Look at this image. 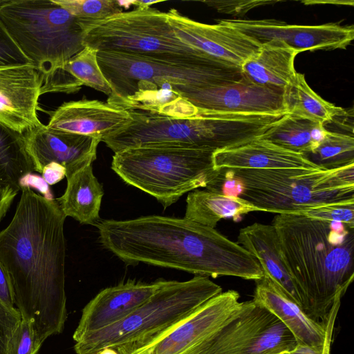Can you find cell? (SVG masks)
I'll return each instance as SVG.
<instances>
[{
    "label": "cell",
    "mask_w": 354,
    "mask_h": 354,
    "mask_svg": "<svg viewBox=\"0 0 354 354\" xmlns=\"http://www.w3.org/2000/svg\"><path fill=\"white\" fill-rule=\"evenodd\" d=\"M97 63L111 93L107 102L121 107L136 91L203 89L243 78L241 68L193 57H157L97 51Z\"/></svg>",
    "instance_id": "5"
},
{
    "label": "cell",
    "mask_w": 354,
    "mask_h": 354,
    "mask_svg": "<svg viewBox=\"0 0 354 354\" xmlns=\"http://www.w3.org/2000/svg\"><path fill=\"white\" fill-rule=\"evenodd\" d=\"M234 197L259 211L296 214L307 208L354 200V164L330 169H221Z\"/></svg>",
    "instance_id": "4"
},
{
    "label": "cell",
    "mask_w": 354,
    "mask_h": 354,
    "mask_svg": "<svg viewBox=\"0 0 354 354\" xmlns=\"http://www.w3.org/2000/svg\"><path fill=\"white\" fill-rule=\"evenodd\" d=\"M214 151L143 146L114 153L111 169L126 183L153 196L165 208L185 193L206 186L218 170Z\"/></svg>",
    "instance_id": "6"
},
{
    "label": "cell",
    "mask_w": 354,
    "mask_h": 354,
    "mask_svg": "<svg viewBox=\"0 0 354 354\" xmlns=\"http://www.w3.org/2000/svg\"><path fill=\"white\" fill-rule=\"evenodd\" d=\"M33 171L24 134L0 122V187L19 192L22 178Z\"/></svg>",
    "instance_id": "29"
},
{
    "label": "cell",
    "mask_w": 354,
    "mask_h": 354,
    "mask_svg": "<svg viewBox=\"0 0 354 354\" xmlns=\"http://www.w3.org/2000/svg\"><path fill=\"white\" fill-rule=\"evenodd\" d=\"M2 1H3V0H0V3H2Z\"/></svg>",
    "instance_id": "44"
},
{
    "label": "cell",
    "mask_w": 354,
    "mask_h": 354,
    "mask_svg": "<svg viewBox=\"0 0 354 354\" xmlns=\"http://www.w3.org/2000/svg\"><path fill=\"white\" fill-rule=\"evenodd\" d=\"M22 319L17 308L0 300V354H10L12 337Z\"/></svg>",
    "instance_id": "34"
},
{
    "label": "cell",
    "mask_w": 354,
    "mask_h": 354,
    "mask_svg": "<svg viewBox=\"0 0 354 354\" xmlns=\"http://www.w3.org/2000/svg\"><path fill=\"white\" fill-rule=\"evenodd\" d=\"M26 64H33L22 53L0 21V66Z\"/></svg>",
    "instance_id": "35"
},
{
    "label": "cell",
    "mask_w": 354,
    "mask_h": 354,
    "mask_svg": "<svg viewBox=\"0 0 354 354\" xmlns=\"http://www.w3.org/2000/svg\"><path fill=\"white\" fill-rule=\"evenodd\" d=\"M41 177L48 185H53L62 180L66 174V168L58 163L50 162L44 167Z\"/></svg>",
    "instance_id": "38"
},
{
    "label": "cell",
    "mask_w": 354,
    "mask_h": 354,
    "mask_svg": "<svg viewBox=\"0 0 354 354\" xmlns=\"http://www.w3.org/2000/svg\"><path fill=\"white\" fill-rule=\"evenodd\" d=\"M24 136L35 171L41 174L44 166L56 162L66 168V178L92 165L100 142L89 136L53 131L43 124Z\"/></svg>",
    "instance_id": "18"
},
{
    "label": "cell",
    "mask_w": 354,
    "mask_h": 354,
    "mask_svg": "<svg viewBox=\"0 0 354 354\" xmlns=\"http://www.w3.org/2000/svg\"><path fill=\"white\" fill-rule=\"evenodd\" d=\"M97 54V50L85 46L64 64L41 74V95L46 93H74L86 86L109 97L111 88L100 68Z\"/></svg>",
    "instance_id": "23"
},
{
    "label": "cell",
    "mask_w": 354,
    "mask_h": 354,
    "mask_svg": "<svg viewBox=\"0 0 354 354\" xmlns=\"http://www.w3.org/2000/svg\"><path fill=\"white\" fill-rule=\"evenodd\" d=\"M272 225L304 311L326 324L354 279V228L294 214H277Z\"/></svg>",
    "instance_id": "3"
},
{
    "label": "cell",
    "mask_w": 354,
    "mask_h": 354,
    "mask_svg": "<svg viewBox=\"0 0 354 354\" xmlns=\"http://www.w3.org/2000/svg\"><path fill=\"white\" fill-rule=\"evenodd\" d=\"M160 1H143V0H136L131 1V4L135 6L136 8H149L154 3H157Z\"/></svg>",
    "instance_id": "41"
},
{
    "label": "cell",
    "mask_w": 354,
    "mask_h": 354,
    "mask_svg": "<svg viewBox=\"0 0 354 354\" xmlns=\"http://www.w3.org/2000/svg\"><path fill=\"white\" fill-rule=\"evenodd\" d=\"M185 218L214 228L219 221H237L243 215L259 211L248 201L209 190L191 192L187 197Z\"/></svg>",
    "instance_id": "26"
},
{
    "label": "cell",
    "mask_w": 354,
    "mask_h": 354,
    "mask_svg": "<svg viewBox=\"0 0 354 354\" xmlns=\"http://www.w3.org/2000/svg\"><path fill=\"white\" fill-rule=\"evenodd\" d=\"M304 156L323 169L354 164L353 134L326 129L316 149Z\"/></svg>",
    "instance_id": "30"
},
{
    "label": "cell",
    "mask_w": 354,
    "mask_h": 354,
    "mask_svg": "<svg viewBox=\"0 0 354 354\" xmlns=\"http://www.w3.org/2000/svg\"><path fill=\"white\" fill-rule=\"evenodd\" d=\"M213 160L216 169H323L303 154L259 138L237 147L216 151Z\"/></svg>",
    "instance_id": "21"
},
{
    "label": "cell",
    "mask_w": 354,
    "mask_h": 354,
    "mask_svg": "<svg viewBox=\"0 0 354 354\" xmlns=\"http://www.w3.org/2000/svg\"><path fill=\"white\" fill-rule=\"evenodd\" d=\"M0 300L6 305L14 307L13 293L9 277L0 262Z\"/></svg>",
    "instance_id": "39"
},
{
    "label": "cell",
    "mask_w": 354,
    "mask_h": 354,
    "mask_svg": "<svg viewBox=\"0 0 354 354\" xmlns=\"http://www.w3.org/2000/svg\"><path fill=\"white\" fill-rule=\"evenodd\" d=\"M132 121L130 112L109 102L83 99L64 102L50 113L49 129L104 141Z\"/></svg>",
    "instance_id": "20"
},
{
    "label": "cell",
    "mask_w": 354,
    "mask_h": 354,
    "mask_svg": "<svg viewBox=\"0 0 354 354\" xmlns=\"http://www.w3.org/2000/svg\"><path fill=\"white\" fill-rule=\"evenodd\" d=\"M201 113L286 114L283 90L252 84L243 77L214 87L174 91Z\"/></svg>",
    "instance_id": "15"
},
{
    "label": "cell",
    "mask_w": 354,
    "mask_h": 354,
    "mask_svg": "<svg viewBox=\"0 0 354 354\" xmlns=\"http://www.w3.org/2000/svg\"><path fill=\"white\" fill-rule=\"evenodd\" d=\"M306 218L344 223L354 228V200L317 205L298 212Z\"/></svg>",
    "instance_id": "32"
},
{
    "label": "cell",
    "mask_w": 354,
    "mask_h": 354,
    "mask_svg": "<svg viewBox=\"0 0 354 354\" xmlns=\"http://www.w3.org/2000/svg\"><path fill=\"white\" fill-rule=\"evenodd\" d=\"M204 3L218 12L233 15H244L256 7L276 3L269 1H205Z\"/></svg>",
    "instance_id": "36"
},
{
    "label": "cell",
    "mask_w": 354,
    "mask_h": 354,
    "mask_svg": "<svg viewBox=\"0 0 354 354\" xmlns=\"http://www.w3.org/2000/svg\"><path fill=\"white\" fill-rule=\"evenodd\" d=\"M237 243L257 259L263 272L304 310L303 299L283 259L274 225L254 223L241 228Z\"/></svg>",
    "instance_id": "22"
},
{
    "label": "cell",
    "mask_w": 354,
    "mask_h": 354,
    "mask_svg": "<svg viewBox=\"0 0 354 354\" xmlns=\"http://www.w3.org/2000/svg\"><path fill=\"white\" fill-rule=\"evenodd\" d=\"M132 121L103 142L114 153L143 146L194 148L217 151L224 127L215 114L200 113L174 118L129 110Z\"/></svg>",
    "instance_id": "10"
},
{
    "label": "cell",
    "mask_w": 354,
    "mask_h": 354,
    "mask_svg": "<svg viewBox=\"0 0 354 354\" xmlns=\"http://www.w3.org/2000/svg\"><path fill=\"white\" fill-rule=\"evenodd\" d=\"M29 187L31 189H37L44 197L48 199H54L49 189V185L44 181L42 177L30 173L24 177L20 182V189Z\"/></svg>",
    "instance_id": "37"
},
{
    "label": "cell",
    "mask_w": 354,
    "mask_h": 354,
    "mask_svg": "<svg viewBox=\"0 0 354 354\" xmlns=\"http://www.w3.org/2000/svg\"><path fill=\"white\" fill-rule=\"evenodd\" d=\"M259 45L279 41L297 50L345 49L354 39L353 26L329 23L317 26L289 25L274 19H221Z\"/></svg>",
    "instance_id": "14"
},
{
    "label": "cell",
    "mask_w": 354,
    "mask_h": 354,
    "mask_svg": "<svg viewBox=\"0 0 354 354\" xmlns=\"http://www.w3.org/2000/svg\"><path fill=\"white\" fill-rule=\"evenodd\" d=\"M21 191L12 221L0 232V262L14 304L44 343L63 331L67 319L66 216L56 200L29 187Z\"/></svg>",
    "instance_id": "1"
},
{
    "label": "cell",
    "mask_w": 354,
    "mask_h": 354,
    "mask_svg": "<svg viewBox=\"0 0 354 354\" xmlns=\"http://www.w3.org/2000/svg\"><path fill=\"white\" fill-rule=\"evenodd\" d=\"M18 191L11 187H0V221L6 216Z\"/></svg>",
    "instance_id": "40"
},
{
    "label": "cell",
    "mask_w": 354,
    "mask_h": 354,
    "mask_svg": "<svg viewBox=\"0 0 354 354\" xmlns=\"http://www.w3.org/2000/svg\"><path fill=\"white\" fill-rule=\"evenodd\" d=\"M95 225L103 247L129 265L144 263L214 278L257 281L263 276L257 259L238 243L185 217L100 220Z\"/></svg>",
    "instance_id": "2"
},
{
    "label": "cell",
    "mask_w": 354,
    "mask_h": 354,
    "mask_svg": "<svg viewBox=\"0 0 354 354\" xmlns=\"http://www.w3.org/2000/svg\"><path fill=\"white\" fill-rule=\"evenodd\" d=\"M252 301L276 317L294 335L297 344L323 349L332 344L334 324L340 303L330 312L326 324L315 321L288 297L263 272L261 279L255 281Z\"/></svg>",
    "instance_id": "16"
},
{
    "label": "cell",
    "mask_w": 354,
    "mask_h": 354,
    "mask_svg": "<svg viewBox=\"0 0 354 354\" xmlns=\"http://www.w3.org/2000/svg\"><path fill=\"white\" fill-rule=\"evenodd\" d=\"M0 21L41 75L85 47L77 19L53 0H3Z\"/></svg>",
    "instance_id": "8"
},
{
    "label": "cell",
    "mask_w": 354,
    "mask_h": 354,
    "mask_svg": "<svg viewBox=\"0 0 354 354\" xmlns=\"http://www.w3.org/2000/svg\"><path fill=\"white\" fill-rule=\"evenodd\" d=\"M287 352H285V353H279V354H286Z\"/></svg>",
    "instance_id": "43"
},
{
    "label": "cell",
    "mask_w": 354,
    "mask_h": 354,
    "mask_svg": "<svg viewBox=\"0 0 354 354\" xmlns=\"http://www.w3.org/2000/svg\"><path fill=\"white\" fill-rule=\"evenodd\" d=\"M97 354H119L116 349L113 348H105L100 351Z\"/></svg>",
    "instance_id": "42"
},
{
    "label": "cell",
    "mask_w": 354,
    "mask_h": 354,
    "mask_svg": "<svg viewBox=\"0 0 354 354\" xmlns=\"http://www.w3.org/2000/svg\"><path fill=\"white\" fill-rule=\"evenodd\" d=\"M222 288L208 277L185 281L164 280L142 306L122 320L82 337L74 345L76 354H97L105 348L145 339L180 324Z\"/></svg>",
    "instance_id": "7"
},
{
    "label": "cell",
    "mask_w": 354,
    "mask_h": 354,
    "mask_svg": "<svg viewBox=\"0 0 354 354\" xmlns=\"http://www.w3.org/2000/svg\"><path fill=\"white\" fill-rule=\"evenodd\" d=\"M167 15L175 35L210 62L241 68L260 48L258 43L221 20L216 24L198 22L174 8Z\"/></svg>",
    "instance_id": "13"
},
{
    "label": "cell",
    "mask_w": 354,
    "mask_h": 354,
    "mask_svg": "<svg viewBox=\"0 0 354 354\" xmlns=\"http://www.w3.org/2000/svg\"><path fill=\"white\" fill-rule=\"evenodd\" d=\"M298 53L279 41L263 44L242 64V76L252 84L283 90L297 73L295 59Z\"/></svg>",
    "instance_id": "24"
},
{
    "label": "cell",
    "mask_w": 354,
    "mask_h": 354,
    "mask_svg": "<svg viewBox=\"0 0 354 354\" xmlns=\"http://www.w3.org/2000/svg\"><path fill=\"white\" fill-rule=\"evenodd\" d=\"M286 113L319 123L332 124L347 111L326 101L308 84L304 75L297 73L283 90Z\"/></svg>",
    "instance_id": "27"
},
{
    "label": "cell",
    "mask_w": 354,
    "mask_h": 354,
    "mask_svg": "<svg viewBox=\"0 0 354 354\" xmlns=\"http://www.w3.org/2000/svg\"><path fill=\"white\" fill-rule=\"evenodd\" d=\"M239 299L236 290L221 292L174 328L113 348L119 354H190L239 313Z\"/></svg>",
    "instance_id": "12"
},
{
    "label": "cell",
    "mask_w": 354,
    "mask_h": 354,
    "mask_svg": "<svg viewBox=\"0 0 354 354\" xmlns=\"http://www.w3.org/2000/svg\"><path fill=\"white\" fill-rule=\"evenodd\" d=\"M326 130L319 123L286 113L259 138L305 156L316 149Z\"/></svg>",
    "instance_id": "28"
},
{
    "label": "cell",
    "mask_w": 354,
    "mask_h": 354,
    "mask_svg": "<svg viewBox=\"0 0 354 354\" xmlns=\"http://www.w3.org/2000/svg\"><path fill=\"white\" fill-rule=\"evenodd\" d=\"M296 345L285 325L252 299L190 354H279Z\"/></svg>",
    "instance_id": "11"
},
{
    "label": "cell",
    "mask_w": 354,
    "mask_h": 354,
    "mask_svg": "<svg viewBox=\"0 0 354 354\" xmlns=\"http://www.w3.org/2000/svg\"><path fill=\"white\" fill-rule=\"evenodd\" d=\"M84 44L97 51L193 57L210 62L175 35L167 12L151 7L122 11L87 26Z\"/></svg>",
    "instance_id": "9"
},
{
    "label": "cell",
    "mask_w": 354,
    "mask_h": 354,
    "mask_svg": "<svg viewBox=\"0 0 354 354\" xmlns=\"http://www.w3.org/2000/svg\"><path fill=\"white\" fill-rule=\"evenodd\" d=\"M64 194L56 201L66 216L81 224L95 225L100 221V209L104 196L103 187L88 165L66 178Z\"/></svg>",
    "instance_id": "25"
},
{
    "label": "cell",
    "mask_w": 354,
    "mask_h": 354,
    "mask_svg": "<svg viewBox=\"0 0 354 354\" xmlns=\"http://www.w3.org/2000/svg\"><path fill=\"white\" fill-rule=\"evenodd\" d=\"M42 344L30 323L22 319L11 341L10 354H37Z\"/></svg>",
    "instance_id": "33"
},
{
    "label": "cell",
    "mask_w": 354,
    "mask_h": 354,
    "mask_svg": "<svg viewBox=\"0 0 354 354\" xmlns=\"http://www.w3.org/2000/svg\"><path fill=\"white\" fill-rule=\"evenodd\" d=\"M163 281L147 283L128 281L103 289L83 308L73 340L76 342L87 334L122 320L145 303Z\"/></svg>",
    "instance_id": "19"
},
{
    "label": "cell",
    "mask_w": 354,
    "mask_h": 354,
    "mask_svg": "<svg viewBox=\"0 0 354 354\" xmlns=\"http://www.w3.org/2000/svg\"><path fill=\"white\" fill-rule=\"evenodd\" d=\"M41 85L33 64L0 66V122L22 134L41 126L37 109Z\"/></svg>",
    "instance_id": "17"
},
{
    "label": "cell",
    "mask_w": 354,
    "mask_h": 354,
    "mask_svg": "<svg viewBox=\"0 0 354 354\" xmlns=\"http://www.w3.org/2000/svg\"><path fill=\"white\" fill-rule=\"evenodd\" d=\"M75 17L83 31L88 26L122 12L118 1L53 0Z\"/></svg>",
    "instance_id": "31"
}]
</instances>
